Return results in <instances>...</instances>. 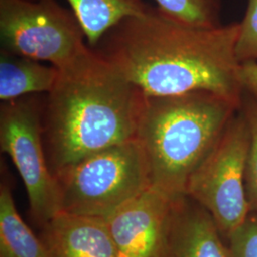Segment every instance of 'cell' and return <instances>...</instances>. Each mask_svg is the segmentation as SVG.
<instances>
[{
    "instance_id": "obj_1",
    "label": "cell",
    "mask_w": 257,
    "mask_h": 257,
    "mask_svg": "<svg viewBox=\"0 0 257 257\" xmlns=\"http://www.w3.org/2000/svg\"><path fill=\"white\" fill-rule=\"evenodd\" d=\"M238 30L239 23L193 27L150 5L110 29L92 49L147 96L207 92L242 104Z\"/></svg>"
},
{
    "instance_id": "obj_2",
    "label": "cell",
    "mask_w": 257,
    "mask_h": 257,
    "mask_svg": "<svg viewBox=\"0 0 257 257\" xmlns=\"http://www.w3.org/2000/svg\"><path fill=\"white\" fill-rule=\"evenodd\" d=\"M58 72L42 114L43 142L54 175L85 157L136 139L146 97L91 47Z\"/></svg>"
},
{
    "instance_id": "obj_3",
    "label": "cell",
    "mask_w": 257,
    "mask_h": 257,
    "mask_svg": "<svg viewBox=\"0 0 257 257\" xmlns=\"http://www.w3.org/2000/svg\"><path fill=\"white\" fill-rule=\"evenodd\" d=\"M241 107L211 92L146 95L137 139L152 186L173 197L184 196L189 179Z\"/></svg>"
},
{
    "instance_id": "obj_4",
    "label": "cell",
    "mask_w": 257,
    "mask_h": 257,
    "mask_svg": "<svg viewBox=\"0 0 257 257\" xmlns=\"http://www.w3.org/2000/svg\"><path fill=\"white\" fill-rule=\"evenodd\" d=\"M55 177L60 212L103 219L152 186L137 138L85 157Z\"/></svg>"
},
{
    "instance_id": "obj_5",
    "label": "cell",
    "mask_w": 257,
    "mask_h": 257,
    "mask_svg": "<svg viewBox=\"0 0 257 257\" xmlns=\"http://www.w3.org/2000/svg\"><path fill=\"white\" fill-rule=\"evenodd\" d=\"M249 145V126L241 107L189 179L185 192L210 213L228 238L249 214L246 190Z\"/></svg>"
},
{
    "instance_id": "obj_6",
    "label": "cell",
    "mask_w": 257,
    "mask_h": 257,
    "mask_svg": "<svg viewBox=\"0 0 257 257\" xmlns=\"http://www.w3.org/2000/svg\"><path fill=\"white\" fill-rule=\"evenodd\" d=\"M2 50L62 70L90 46L73 11L56 0H0Z\"/></svg>"
},
{
    "instance_id": "obj_7",
    "label": "cell",
    "mask_w": 257,
    "mask_h": 257,
    "mask_svg": "<svg viewBox=\"0 0 257 257\" xmlns=\"http://www.w3.org/2000/svg\"><path fill=\"white\" fill-rule=\"evenodd\" d=\"M44 97L30 94L0 105V148L25 186L31 211L42 226L60 212L58 188L42 136Z\"/></svg>"
},
{
    "instance_id": "obj_8",
    "label": "cell",
    "mask_w": 257,
    "mask_h": 257,
    "mask_svg": "<svg viewBox=\"0 0 257 257\" xmlns=\"http://www.w3.org/2000/svg\"><path fill=\"white\" fill-rule=\"evenodd\" d=\"M178 198L151 186L104 218L120 257H165Z\"/></svg>"
},
{
    "instance_id": "obj_9",
    "label": "cell",
    "mask_w": 257,
    "mask_h": 257,
    "mask_svg": "<svg viewBox=\"0 0 257 257\" xmlns=\"http://www.w3.org/2000/svg\"><path fill=\"white\" fill-rule=\"evenodd\" d=\"M42 227L51 257H120L103 218L59 212Z\"/></svg>"
},
{
    "instance_id": "obj_10",
    "label": "cell",
    "mask_w": 257,
    "mask_h": 257,
    "mask_svg": "<svg viewBox=\"0 0 257 257\" xmlns=\"http://www.w3.org/2000/svg\"><path fill=\"white\" fill-rule=\"evenodd\" d=\"M182 197L175 203L165 257H233L210 213L201 206H182Z\"/></svg>"
},
{
    "instance_id": "obj_11",
    "label": "cell",
    "mask_w": 257,
    "mask_h": 257,
    "mask_svg": "<svg viewBox=\"0 0 257 257\" xmlns=\"http://www.w3.org/2000/svg\"><path fill=\"white\" fill-rule=\"evenodd\" d=\"M55 66L0 51V99L9 101L30 94L51 92L58 77Z\"/></svg>"
},
{
    "instance_id": "obj_12",
    "label": "cell",
    "mask_w": 257,
    "mask_h": 257,
    "mask_svg": "<svg viewBox=\"0 0 257 257\" xmlns=\"http://www.w3.org/2000/svg\"><path fill=\"white\" fill-rule=\"evenodd\" d=\"M85 33L88 45L96 46L103 36L123 19L142 15L143 0H66Z\"/></svg>"
},
{
    "instance_id": "obj_13",
    "label": "cell",
    "mask_w": 257,
    "mask_h": 257,
    "mask_svg": "<svg viewBox=\"0 0 257 257\" xmlns=\"http://www.w3.org/2000/svg\"><path fill=\"white\" fill-rule=\"evenodd\" d=\"M0 257H51L42 238L19 215L9 183L0 186Z\"/></svg>"
},
{
    "instance_id": "obj_14",
    "label": "cell",
    "mask_w": 257,
    "mask_h": 257,
    "mask_svg": "<svg viewBox=\"0 0 257 257\" xmlns=\"http://www.w3.org/2000/svg\"><path fill=\"white\" fill-rule=\"evenodd\" d=\"M168 17L198 28L220 26L222 0H155Z\"/></svg>"
},
{
    "instance_id": "obj_15",
    "label": "cell",
    "mask_w": 257,
    "mask_h": 257,
    "mask_svg": "<svg viewBox=\"0 0 257 257\" xmlns=\"http://www.w3.org/2000/svg\"><path fill=\"white\" fill-rule=\"evenodd\" d=\"M235 54L241 64L257 61V0H247V8L239 23Z\"/></svg>"
},
{
    "instance_id": "obj_16",
    "label": "cell",
    "mask_w": 257,
    "mask_h": 257,
    "mask_svg": "<svg viewBox=\"0 0 257 257\" xmlns=\"http://www.w3.org/2000/svg\"><path fill=\"white\" fill-rule=\"evenodd\" d=\"M242 109L248 119L250 145L246 168V190L248 201L257 211V104L248 96L243 98Z\"/></svg>"
},
{
    "instance_id": "obj_17",
    "label": "cell",
    "mask_w": 257,
    "mask_h": 257,
    "mask_svg": "<svg viewBox=\"0 0 257 257\" xmlns=\"http://www.w3.org/2000/svg\"><path fill=\"white\" fill-rule=\"evenodd\" d=\"M229 240L233 257H257V214L249 213Z\"/></svg>"
},
{
    "instance_id": "obj_18",
    "label": "cell",
    "mask_w": 257,
    "mask_h": 257,
    "mask_svg": "<svg viewBox=\"0 0 257 257\" xmlns=\"http://www.w3.org/2000/svg\"><path fill=\"white\" fill-rule=\"evenodd\" d=\"M239 77L244 95L257 104V62L241 64Z\"/></svg>"
}]
</instances>
